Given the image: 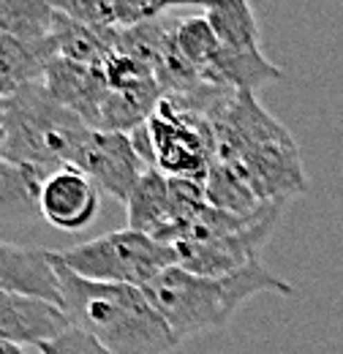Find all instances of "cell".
Returning a JSON list of instances; mask_svg holds the SVG:
<instances>
[{
	"label": "cell",
	"mask_w": 343,
	"mask_h": 354,
	"mask_svg": "<svg viewBox=\"0 0 343 354\" xmlns=\"http://www.w3.org/2000/svg\"><path fill=\"white\" fill-rule=\"evenodd\" d=\"M213 161L232 167L259 202H289L308 191L300 150L257 93H232L210 118Z\"/></svg>",
	"instance_id": "cell-1"
},
{
	"label": "cell",
	"mask_w": 343,
	"mask_h": 354,
	"mask_svg": "<svg viewBox=\"0 0 343 354\" xmlns=\"http://www.w3.org/2000/svg\"><path fill=\"white\" fill-rule=\"evenodd\" d=\"M52 265L60 281L63 310L71 324L90 333L112 354H169L183 344L145 289L82 278L60 265L55 251Z\"/></svg>",
	"instance_id": "cell-2"
},
{
	"label": "cell",
	"mask_w": 343,
	"mask_h": 354,
	"mask_svg": "<svg viewBox=\"0 0 343 354\" xmlns=\"http://www.w3.org/2000/svg\"><path fill=\"white\" fill-rule=\"evenodd\" d=\"M264 292L292 297L295 286L267 270L261 259H254L243 270L221 278L194 275L174 265L145 286V295L161 310V316L180 341L223 330L245 300Z\"/></svg>",
	"instance_id": "cell-3"
},
{
	"label": "cell",
	"mask_w": 343,
	"mask_h": 354,
	"mask_svg": "<svg viewBox=\"0 0 343 354\" xmlns=\"http://www.w3.org/2000/svg\"><path fill=\"white\" fill-rule=\"evenodd\" d=\"M3 158L46 169L71 167L90 126L44 85L30 82L3 101Z\"/></svg>",
	"instance_id": "cell-4"
},
{
	"label": "cell",
	"mask_w": 343,
	"mask_h": 354,
	"mask_svg": "<svg viewBox=\"0 0 343 354\" xmlns=\"http://www.w3.org/2000/svg\"><path fill=\"white\" fill-rule=\"evenodd\" d=\"M57 262L71 272L101 281V283H129L145 289L164 270L177 265V248L167 245L145 232L120 229L80 245L55 251Z\"/></svg>",
	"instance_id": "cell-5"
},
{
	"label": "cell",
	"mask_w": 343,
	"mask_h": 354,
	"mask_svg": "<svg viewBox=\"0 0 343 354\" xmlns=\"http://www.w3.org/2000/svg\"><path fill=\"white\" fill-rule=\"evenodd\" d=\"M156 167L169 177L205 183L213 164V126L207 118L177 109L167 98L147 118Z\"/></svg>",
	"instance_id": "cell-6"
},
{
	"label": "cell",
	"mask_w": 343,
	"mask_h": 354,
	"mask_svg": "<svg viewBox=\"0 0 343 354\" xmlns=\"http://www.w3.org/2000/svg\"><path fill=\"white\" fill-rule=\"evenodd\" d=\"M289 202H267L257 213V218L240 232L213 237L205 243H177V265L194 275L221 278L237 272L259 259V248L270 240Z\"/></svg>",
	"instance_id": "cell-7"
},
{
	"label": "cell",
	"mask_w": 343,
	"mask_h": 354,
	"mask_svg": "<svg viewBox=\"0 0 343 354\" xmlns=\"http://www.w3.org/2000/svg\"><path fill=\"white\" fill-rule=\"evenodd\" d=\"M82 169L104 194L115 196L118 202H129L131 191L142 175L150 169V164L139 156L131 133L123 131H95L90 129L82 139L74 164Z\"/></svg>",
	"instance_id": "cell-8"
},
{
	"label": "cell",
	"mask_w": 343,
	"mask_h": 354,
	"mask_svg": "<svg viewBox=\"0 0 343 354\" xmlns=\"http://www.w3.org/2000/svg\"><path fill=\"white\" fill-rule=\"evenodd\" d=\"M101 210V188L77 167L55 169L41 191V218L63 232H82Z\"/></svg>",
	"instance_id": "cell-9"
},
{
	"label": "cell",
	"mask_w": 343,
	"mask_h": 354,
	"mask_svg": "<svg viewBox=\"0 0 343 354\" xmlns=\"http://www.w3.org/2000/svg\"><path fill=\"white\" fill-rule=\"evenodd\" d=\"M71 327L66 310L39 297L0 292V341L19 346H41Z\"/></svg>",
	"instance_id": "cell-10"
},
{
	"label": "cell",
	"mask_w": 343,
	"mask_h": 354,
	"mask_svg": "<svg viewBox=\"0 0 343 354\" xmlns=\"http://www.w3.org/2000/svg\"><path fill=\"white\" fill-rule=\"evenodd\" d=\"M44 85L60 104L77 112L90 129H98L104 104L109 98L104 68L71 63L66 57H52V63L44 71Z\"/></svg>",
	"instance_id": "cell-11"
},
{
	"label": "cell",
	"mask_w": 343,
	"mask_h": 354,
	"mask_svg": "<svg viewBox=\"0 0 343 354\" xmlns=\"http://www.w3.org/2000/svg\"><path fill=\"white\" fill-rule=\"evenodd\" d=\"M286 74L275 66L261 49H226L221 46L210 66L202 71V80L215 88L232 93H257L267 82H281Z\"/></svg>",
	"instance_id": "cell-12"
},
{
	"label": "cell",
	"mask_w": 343,
	"mask_h": 354,
	"mask_svg": "<svg viewBox=\"0 0 343 354\" xmlns=\"http://www.w3.org/2000/svg\"><path fill=\"white\" fill-rule=\"evenodd\" d=\"M52 172L0 158V223H25L41 216V191Z\"/></svg>",
	"instance_id": "cell-13"
},
{
	"label": "cell",
	"mask_w": 343,
	"mask_h": 354,
	"mask_svg": "<svg viewBox=\"0 0 343 354\" xmlns=\"http://www.w3.org/2000/svg\"><path fill=\"white\" fill-rule=\"evenodd\" d=\"M118 33L120 28H90L63 14H55L49 39L55 44L57 57L93 66V68H104V63L118 52Z\"/></svg>",
	"instance_id": "cell-14"
},
{
	"label": "cell",
	"mask_w": 343,
	"mask_h": 354,
	"mask_svg": "<svg viewBox=\"0 0 343 354\" xmlns=\"http://www.w3.org/2000/svg\"><path fill=\"white\" fill-rule=\"evenodd\" d=\"M52 57H57L52 39L28 41L0 33V98H8L25 85L44 80Z\"/></svg>",
	"instance_id": "cell-15"
},
{
	"label": "cell",
	"mask_w": 343,
	"mask_h": 354,
	"mask_svg": "<svg viewBox=\"0 0 343 354\" xmlns=\"http://www.w3.org/2000/svg\"><path fill=\"white\" fill-rule=\"evenodd\" d=\"M126 207H129V229L145 232L164 243L172 226L169 175H164L158 167H150L131 191Z\"/></svg>",
	"instance_id": "cell-16"
},
{
	"label": "cell",
	"mask_w": 343,
	"mask_h": 354,
	"mask_svg": "<svg viewBox=\"0 0 343 354\" xmlns=\"http://www.w3.org/2000/svg\"><path fill=\"white\" fill-rule=\"evenodd\" d=\"M221 46L226 49H261L257 14L248 0H218L205 11Z\"/></svg>",
	"instance_id": "cell-17"
},
{
	"label": "cell",
	"mask_w": 343,
	"mask_h": 354,
	"mask_svg": "<svg viewBox=\"0 0 343 354\" xmlns=\"http://www.w3.org/2000/svg\"><path fill=\"white\" fill-rule=\"evenodd\" d=\"M55 22L52 0H0V33L41 41L49 39Z\"/></svg>",
	"instance_id": "cell-18"
},
{
	"label": "cell",
	"mask_w": 343,
	"mask_h": 354,
	"mask_svg": "<svg viewBox=\"0 0 343 354\" xmlns=\"http://www.w3.org/2000/svg\"><path fill=\"white\" fill-rule=\"evenodd\" d=\"M205 194H207V202L213 207L234 213V216H251L261 205H267V202H259L257 194L243 183V177L232 167L218 164V161L210 164V172L205 180Z\"/></svg>",
	"instance_id": "cell-19"
},
{
	"label": "cell",
	"mask_w": 343,
	"mask_h": 354,
	"mask_svg": "<svg viewBox=\"0 0 343 354\" xmlns=\"http://www.w3.org/2000/svg\"><path fill=\"white\" fill-rule=\"evenodd\" d=\"M174 44L180 49V55L199 71V77L221 49V41L215 36L213 25L207 22V17H191V19L177 22L174 25Z\"/></svg>",
	"instance_id": "cell-20"
},
{
	"label": "cell",
	"mask_w": 343,
	"mask_h": 354,
	"mask_svg": "<svg viewBox=\"0 0 343 354\" xmlns=\"http://www.w3.org/2000/svg\"><path fill=\"white\" fill-rule=\"evenodd\" d=\"M52 6L55 14H63L90 28H118L112 0H52Z\"/></svg>",
	"instance_id": "cell-21"
},
{
	"label": "cell",
	"mask_w": 343,
	"mask_h": 354,
	"mask_svg": "<svg viewBox=\"0 0 343 354\" xmlns=\"http://www.w3.org/2000/svg\"><path fill=\"white\" fill-rule=\"evenodd\" d=\"M115 8V25L120 30L139 28L147 22H158V17L167 11L164 0H112Z\"/></svg>",
	"instance_id": "cell-22"
},
{
	"label": "cell",
	"mask_w": 343,
	"mask_h": 354,
	"mask_svg": "<svg viewBox=\"0 0 343 354\" xmlns=\"http://www.w3.org/2000/svg\"><path fill=\"white\" fill-rule=\"evenodd\" d=\"M39 352L41 354H112L106 346H101L90 333L74 327V324L66 333H60L57 338L41 344Z\"/></svg>",
	"instance_id": "cell-23"
},
{
	"label": "cell",
	"mask_w": 343,
	"mask_h": 354,
	"mask_svg": "<svg viewBox=\"0 0 343 354\" xmlns=\"http://www.w3.org/2000/svg\"><path fill=\"white\" fill-rule=\"evenodd\" d=\"M167 3V8H172V6H199V8H213L218 0H164Z\"/></svg>",
	"instance_id": "cell-24"
},
{
	"label": "cell",
	"mask_w": 343,
	"mask_h": 354,
	"mask_svg": "<svg viewBox=\"0 0 343 354\" xmlns=\"http://www.w3.org/2000/svg\"><path fill=\"white\" fill-rule=\"evenodd\" d=\"M0 354H25V346H19V344H8V341H0Z\"/></svg>",
	"instance_id": "cell-25"
},
{
	"label": "cell",
	"mask_w": 343,
	"mask_h": 354,
	"mask_svg": "<svg viewBox=\"0 0 343 354\" xmlns=\"http://www.w3.org/2000/svg\"><path fill=\"white\" fill-rule=\"evenodd\" d=\"M0 158H3V131H0Z\"/></svg>",
	"instance_id": "cell-26"
},
{
	"label": "cell",
	"mask_w": 343,
	"mask_h": 354,
	"mask_svg": "<svg viewBox=\"0 0 343 354\" xmlns=\"http://www.w3.org/2000/svg\"><path fill=\"white\" fill-rule=\"evenodd\" d=\"M3 101H6V98H0V118H3Z\"/></svg>",
	"instance_id": "cell-27"
}]
</instances>
